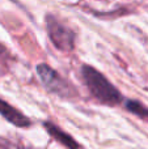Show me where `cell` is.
Wrapping results in <instances>:
<instances>
[{
    "instance_id": "obj_1",
    "label": "cell",
    "mask_w": 148,
    "mask_h": 149,
    "mask_svg": "<svg viewBox=\"0 0 148 149\" xmlns=\"http://www.w3.org/2000/svg\"><path fill=\"white\" fill-rule=\"evenodd\" d=\"M81 77L88 88L92 97L96 98L100 103L108 106H117L123 101V95L109 79L98 70L89 64L81 65Z\"/></svg>"
},
{
    "instance_id": "obj_2",
    "label": "cell",
    "mask_w": 148,
    "mask_h": 149,
    "mask_svg": "<svg viewBox=\"0 0 148 149\" xmlns=\"http://www.w3.org/2000/svg\"><path fill=\"white\" fill-rule=\"evenodd\" d=\"M37 73H38L39 80L42 81L46 90L51 94H55L60 98L79 97V92L75 89V86L67 79L60 76L55 70H52L49 64H46V63L38 64L37 65Z\"/></svg>"
},
{
    "instance_id": "obj_3",
    "label": "cell",
    "mask_w": 148,
    "mask_h": 149,
    "mask_svg": "<svg viewBox=\"0 0 148 149\" xmlns=\"http://www.w3.org/2000/svg\"><path fill=\"white\" fill-rule=\"evenodd\" d=\"M46 30L50 41L60 51H72L75 49L76 34L71 28L63 24L57 16H46Z\"/></svg>"
},
{
    "instance_id": "obj_4",
    "label": "cell",
    "mask_w": 148,
    "mask_h": 149,
    "mask_svg": "<svg viewBox=\"0 0 148 149\" xmlns=\"http://www.w3.org/2000/svg\"><path fill=\"white\" fill-rule=\"evenodd\" d=\"M0 115L7 122H9L10 124L18 127V128H28L31 126V120L22 111L9 105L7 101L1 100V98H0Z\"/></svg>"
},
{
    "instance_id": "obj_5",
    "label": "cell",
    "mask_w": 148,
    "mask_h": 149,
    "mask_svg": "<svg viewBox=\"0 0 148 149\" xmlns=\"http://www.w3.org/2000/svg\"><path fill=\"white\" fill-rule=\"evenodd\" d=\"M43 127L47 134L52 137V140L58 141L59 144L64 145V147H67V148H71V149L81 148V145L79 144L71 135L64 132L59 126H57V124L52 123V122H43Z\"/></svg>"
},
{
    "instance_id": "obj_6",
    "label": "cell",
    "mask_w": 148,
    "mask_h": 149,
    "mask_svg": "<svg viewBox=\"0 0 148 149\" xmlns=\"http://www.w3.org/2000/svg\"><path fill=\"white\" fill-rule=\"evenodd\" d=\"M125 109L128 113L134 114V115H136L138 118L148 122V107L144 106L142 102L135 101V100H127L125 102Z\"/></svg>"
}]
</instances>
